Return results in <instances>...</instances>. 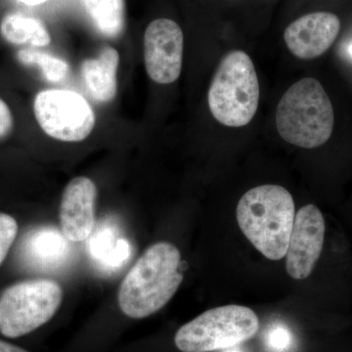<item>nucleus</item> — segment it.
Listing matches in <instances>:
<instances>
[{"label": "nucleus", "mask_w": 352, "mask_h": 352, "mask_svg": "<svg viewBox=\"0 0 352 352\" xmlns=\"http://www.w3.org/2000/svg\"><path fill=\"white\" fill-rule=\"evenodd\" d=\"M182 281L179 250L170 243H156L146 250L120 285V310L134 319L156 314L170 302Z\"/></svg>", "instance_id": "f257e3e1"}, {"label": "nucleus", "mask_w": 352, "mask_h": 352, "mask_svg": "<svg viewBox=\"0 0 352 352\" xmlns=\"http://www.w3.org/2000/svg\"><path fill=\"white\" fill-rule=\"evenodd\" d=\"M248 240L270 261L286 256L296 217L291 193L279 185H261L243 195L236 210Z\"/></svg>", "instance_id": "f03ea898"}, {"label": "nucleus", "mask_w": 352, "mask_h": 352, "mask_svg": "<svg viewBox=\"0 0 352 352\" xmlns=\"http://www.w3.org/2000/svg\"><path fill=\"white\" fill-rule=\"evenodd\" d=\"M335 122L332 103L318 80L305 78L283 95L276 111L280 136L289 144L312 149L325 144Z\"/></svg>", "instance_id": "7ed1b4c3"}, {"label": "nucleus", "mask_w": 352, "mask_h": 352, "mask_svg": "<svg viewBox=\"0 0 352 352\" xmlns=\"http://www.w3.org/2000/svg\"><path fill=\"white\" fill-rule=\"evenodd\" d=\"M208 107L223 126H247L259 103V83L251 58L234 50L222 58L208 90Z\"/></svg>", "instance_id": "20e7f679"}, {"label": "nucleus", "mask_w": 352, "mask_h": 352, "mask_svg": "<svg viewBox=\"0 0 352 352\" xmlns=\"http://www.w3.org/2000/svg\"><path fill=\"white\" fill-rule=\"evenodd\" d=\"M258 315L243 305H224L204 312L183 325L175 344L182 352H212L230 349L258 332Z\"/></svg>", "instance_id": "39448f33"}, {"label": "nucleus", "mask_w": 352, "mask_h": 352, "mask_svg": "<svg viewBox=\"0 0 352 352\" xmlns=\"http://www.w3.org/2000/svg\"><path fill=\"white\" fill-rule=\"evenodd\" d=\"M62 300L63 289L53 280L12 285L0 296V333L19 338L34 332L54 316Z\"/></svg>", "instance_id": "423d86ee"}, {"label": "nucleus", "mask_w": 352, "mask_h": 352, "mask_svg": "<svg viewBox=\"0 0 352 352\" xmlns=\"http://www.w3.org/2000/svg\"><path fill=\"white\" fill-rule=\"evenodd\" d=\"M34 112L39 126L50 138L80 142L95 126L94 109L82 95L66 89H45L36 94Z\"/></svg>", "instance_id": "0eeeda50"}, {"label": "nucleus", "mask_w": 352, "mask_h": 352, "mask_svg": "<svg viewBox=\"0 0 352 352\" xmlns=\"http://www.w3.org/2000/svg\"><path fill=\"white\" fill-rule=\"evenodd\" d=\"M184 36L175 21H153L146 29L144 61L146 71L154 82H175L182 69Z\"/></svg>", "instance_id": "6e6552de"}, {"label": "nucleus", "mask_w": 352, "mask_h": 352, "mask_svg": "<svg viewBox=\"0 0 352 352\" xmlns=\"http://www.w3.org/2000/svg\"><path fill=\"white\" fill-rule=\"evenodd\" d=\"M325 220L316 206L307 205L296 214L286 254V270L296 280L307 279L320 258Z\"/></svg>", "instance_id": "1a4fd4ad"}, {"label": "nucleus", "mask_w": 352, "mask_h": 352, "mask_svg": "<svg viewBox=\"0 0 352 352\" xmlns=\"http://www.w3.org/2000/svg\"><path fill=\"white\" fill-rule=\"evenodd\" d=\"M97 187L90 178L78 176L67 184L59 208L62 233L69 242L87 240L95 226Z\"/></svg>", "instance_id": "9d476101"}, {"label": "nucleus", "mask_w": 352, "mask_h": 352, "mask_svg": "<svg viewBox=\"0 0 352 352\" xmlns=\"http://www.w3.org/2000/svg\"><path fill=\"white\" fill-rule=\"evenodd\" d=\"M340 30V21L335 14L310 13L287 28L284 32L285 43L296 57L315 59L332 46Z\"/></svg>", "instance_id": "9b49d317"}, {"label": "nucleus", "mask_w": 352, "mask_h": 352, "mask_svg": "<svg viewBox=\"0 0 352 352\" xmlns=\"http://www.w3.org/2000/svg\"><path fill=\"white\" fill-rule=\"evenodd\" d=\"M119 63V53L110 46L104 47L96 58L82 62L80 73L83 82L97 102L108 103L117 95Z\"/></svg>", "instance_id": "f8f14e48"}, {"label": "nucleus", "mask_w": 352, "mask_h": 352, "mask_svg": "<svg viewBox=\"0 0 352 352\" xmlns=\"http://www.w3.org/2000/svg\"><path fill=\"white\" fill-rule=\"evenodd\" d=\"M69 241L63 233L43 227L28 234L22 254L25 261L39 270L59 267L69 258Z\"/></svg>", "instance_id": "ddd939ff"}, {"label": "nucleus", "mask_w": 352, "mask_h": 352, "mask_svg": "<svg viewBox=\"0 0 352 352\" xmlns=\"http://www.w3.org/2000/svg\"><path fill=\"white\" fill-rule=\"evenodd\" d=\"M0 32L6 41L16 45L41 47L51 43L50 32L43 23L24 14L6 15L0 24Z\"/></svg>", "instance_id": "4468645a"}, {"label": "nucleus", "mask_w": 352, "mask_h": 352, "mask_svg": "<svg viewBox=\"0 0 352 352\" xmlns=\"http://www.w3.org/2000/svg\"><path fill=\"white\" fill-rule=\"evenodd\" d=\"M83 7L95 28L103 36L117 38L124 29V0H82Z\"/></svg>", "instance_id": "2eb2a0df"}, {"label": "nucleus", "mask_w": 352, "mask_h": 352, "mask_svg": "<svg viewBox=\"0 0 352 352\" xmlns=\"http://www.w3.org/2000/svg\"><path fill=\"white\" fill-rule=\"evenodd\" d=\"M91 254L105 267L116 268L129 258V245L120 239L110 228H104L92 238Z\"/></svg>", "instance_id": "dca6fc26"}, {"label": "nucleus", "mask_w": 352, "mask_h": 352, "mask_svg": "<svg viewBox=\"0 0 352 352\" xmlns=\"http://www.w3.org/2000/svg\"><path fill=\"white\" fill-rule=\"evenodd\" d=\"M17 59L25 66H38L43 78L50 82H60L66 78L69 64L63 59L34 50H22L17 52Z\"/></svg>", "instance_id": "f3484780"}, {"label": "nucleus", "mask_w": 352, "mask_h": 352, "mask_svg": "<svg viewBox=\"0 0 352 352\" xmlns=\"http://www.w3.org/2000/svg\"><path fill=\"white\" fill-rule=\"evenodd\" d=\"M18 223L11 215L0 212V265L17 237Z\"/></svg>", "instance_id": "a211bd4d"}, {"label": "nucleus", "mask_w": 352, "mask_h": 352, "mask_svg": "<svg viewBox=\"0 0 352 352\" xmlns=\"http://www.w3.org/2000/svg\"><path fill=\"white\" fill-rule=\"evenodd\" d=\"M293 344V335L286 326L275 325L265 335V344L271 351L283 352Z\"/></svg>", "instance_id": "6ab92c4d"}, {"label": "nucleus", "mask_w": 352, "mask_h": 352, "mask_svg": "<svg viewBox=\"0 0 352 352\" xmlns=\"http://www.w3.org/2000/svg\"><path fill=\"white\" fill-rule=\"evenodd\" d=\"M13 115L8 105L0 99V138H6L12 131Z\"/></svg>", "instance_id": "aec40b11"}, {"label": "nucleus", "mask_w": 352, "mask_h": 352, "mask_svg": "<svg viewBox=\"0 0 352 352\" xmlns=\"http://www.w3.org/2000/svg\"><path fill=\"white\" fill-rule=\"evenodd\" d=\"M0 352H29L22 347L15 346L10 342L0 340Z\"/></svg>", "instance_id": "412c9836"}, {"label": "nucleus", "mask_w": 352, "mask_h": 352, "mask_svg": "<svg viewBox=\"0 0 352 352\" xmlns=\"http://www.w3.org/2000/svg\"><path fill=\"white\" fill-rule=\"evenodd\" d=\"M18 1L22 2V3L25 4V6H36L44 3V2L47 1V0H18Z\"/></svg>", "instance_id": "4be33fe9"}, {"label": "nucleus", "mask_w": 352, "mask_h": 352, "mask_svg": "<svg viewBox=\"0 0 352 352\" xmlns=\"http://www.w3.org/2000/svg\"><path fill=\"white\" fill-rule=\"evenodd\" d=\"M224 352H241L240 351H238V349H233V347H230V349H226V351Z\"/></svg>", "instance_id": "5701e85b"}, {"label": "nucleus", "mask_w": 352, "mask_h": 352, "mask_svg": "<svg viewBox=\"0 0 352 352\" xmlns=\"http://www.w3.org/2000/svg\"><path fill=\"white\" fill-rule=\"evenodd\" d=\"M349 54H351V56L352 57V44L351 46H349Z\"/></svg>", "instance_id": "b1692460"}]
</instances>
